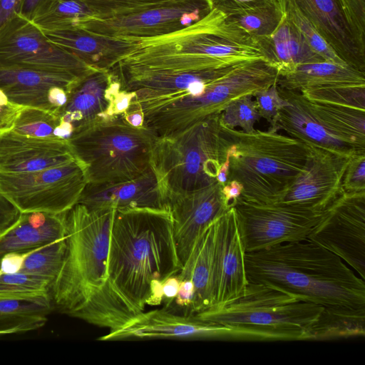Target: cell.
<instances>
[{
	"mask_svg": "<svg viewBox=\"0 0 365 365\" xmlns=\"http://www.w3.org/2000/svg\"><path fill=\"white\" fill-rule=\"evenodd\" d=\"M181 269L168 211L116 210L104 283L72 317L117 329L160 304L163 283Z\"/></svg>",
	"mask_w": 365,
	"mask_h": 365,
	"instance_id": "obj_1",
	"label": "cell"
},
{
	"mask_svg": "<svg viewBox=\"0 0 365 365\" xmlns=\"http://www.w3.org/2000/svg\"><path fill=\"white\" fill-rule=\"evenodd\" d=\"M248 282L274 286L322 307H365V282L339 257L309 240L245 252Z\"/></svg>",
	"mask_w": 365,
	"mask_h": 365,
	"instance_id": "obj_2",
	"label": "cell"
},
{
	"mask_svg": "<svg viewBox=\"0 0 365 365\" xmlns=\"http://www.w3.org/2000/svg\"><path fill=\"white\" fill-rule=\"evenodd\" d=\"M138 40L137 47L115 66L135 69L198 68L264 58L255 40L215 9L185 28Z\"/></svg>",
	"mask_w": 365,
	"mask_h": 365,
	"instance_id": "obj_3",
	"label": "cell"
},
{
	"mask_svg": "<svg viewBox=\"0 0 365 365\" xmlns=\"http://www.w3.org/2000/svg\"><path fill=\"white\" fill-rule=\"evenodd\" d=\"M220 126L230 162L227 182L241 183L240 199L257 204L279 202L304 170L307 145L271 128L247 133Z\"/></svg>",
	"mask_w": 365,
	"mask_h": 365,
	"instance_id": "obj_4",
	"label": "cell"
},
{
	"mask_svg": "<svg viewBox=\"0 0 365 365\" xmlns=\"http://www.w3.org/2000/svg\"><path fill=\"white\" fill-rule=\"evenodd\" d=\"M115 210L77 203L66 212L63 262L49 292L60 312L72 317L103 284Z\"/></svg>",
	"mask_w": 365,
	"mask_h": 365,
	"instance_id": "obj_5",
	"label": "cell"
},
{
	"mask_svg": "<svg viewBox=\"0 0 365 365\" xmlns=\"http://www.w3.org/2000/svg\"><path fill=\"white\" fill-rule=\"evenodd\" d=\"M155 138L145 128L130 125L121 113L74 130L68 140L88 183L101 185L129 181L145 173Z\"/></svg>",
	"mask_w": 365,
	"mask_h": 365,
	"instance_id": "obj_6",
	"label": "cell"
},
{
	"mask_svg": "<svg viewBox=\"0 0 365 365\" xmlns=\"http://www.w3.org/2000/svg\"><path fill=\"white\" fill-rule=\"evenodd\" d=\"M220 128L218 115L155 138L150 167L165 203L170 197L192 192L217 181L225 160Z\"/></svg>",
	"mask_w": 365,
	"mask_h": 365,
	"instance_id": "obj_7",
	"label": "cell"
},
{
	"mask_svg": "<svg viewBox=\"0 0 365 365\" xmlns=\"http://www.w3.org/2000/svg\"><path fill=\"white\" fill-rule=\"evenodd\" d=\"M323 308L282 289L248 282L240 297L195 315L222 325L258 331L269 341L307 340L309 329Z\"/></svg>",
	"mask_w": 365,
	"mask_h": 365,
	"instance_id": "obj_8",
	"label": "cell"
},
{
	"mask_svg": "<svg viewBox=\"0 0 365 365\" xmlns=\"http://www.w3.org/2000/svg\"><path fill=\"white\" fill-rule=\"evenodd\" d=\"M87 183L84 168L76 158L32 172L0 173V194L21 212L64 213L78 203Z\"/></svg>",
	"mask_w": 365,
	"mask_h": 365,
	"instance_id": "obj_9",
	"label": "cell"
},
{
	"mask_svg": "<svg viewBox=\"0 0 365 365\" xmlns=\"http://www.w3.org/2000/svg\"><path fill=\"white\" fill-rule=\"evenodd\" d=\"M234 207L245 252L306 240L325 213L286 203L257 204L240 198Z\"/></svg>",
	"mask_w": 365,
	"mask_h": 365,
	"instance_id": "obj_10",
	"label": "cell"
},
{
	"mask_svg": "<svg viewBox=\"0 0 365 365\" xmlns=\"http://www.w3.org/2000/svg\"><path fill=\"white\" fill-rule=\"evenodd\" d=\"M150 339L269 341L264 334L252 329L225 326L168 309L143 312L123 327L98 338L105 341Z\"/></svg>",
	"mask_w": 365,
	"mask_h": 365,
	"instance_id": "obj_11",
	"label": "cell"
},
{
	"mask_svg": "<svg viewBox=\"0 0 365 365\" xmlns=\"http://www.w3.org/2000/svg\"><path fill=\"white\" fill-rule=\"evenodd\" d=\"M307 239L339 257L365 280V190L344 192Z\"/></svg>",
	"mask_w": 365,
	"mask_h": 365,
	"instance_id": "obj_12",
	"label": "cell"
},
{
	"mask_svg": "<svg viewBox=\"0 0 365 365\" xmlns=\"http://www.w3.org/2000/svg\"><path fill=\"white\" fill-rule=\"evenodd\" d=\"M0 63L85 77L99 70L50 42L31 21L18 15L0 30Z\"/></svg>",
	"mask_w": 365,
	"mask_h": 365,
	"instance_id": "obj_13",
	"label": "cell"
},
{
	"mask_svg": "<svg viewBox=\"0 0 365 365\" xmlns=\"http://www.w3.org/2000/svg\"><path fill=\"white\" fill-rule=\"evenodd\" d=\"M212 9L210 0H176L123 16L91 18L76 27L110 37L152 38L185 28L204 18Z\"/></svg>",
	"mask_w": 365,
	"mask_h": 365,
	"instance_id": "obj_14",
	"label": "cell"
},
{
	"mask_svg": "<svg viewBox=\"0 0 365 365\" xmlns=\"http://www.w3.org/2000/svg\"><path fill=\"white\" fill-rule=\"evenodd\" d=\"M307 146L304 170L279 202L323 212L344 192L343 178L352 155Z\"/></svg>",
	"mask_w": 365,
	"mask_h": 365,
	"instance_id": "obj_15",
	"label": "cell"
},
{
	"mask_svg": "<svg viewBox=\"0 0 365 365\" xmlns=\"http://www.w3.org/2000/svg\"><path fill=\"white\" fill-rule=\"evenodd\" d=\"M245 257L233 206L215 220L212 299L209 309L223 306L242 294L248 284Z\"/></svg>",
	"mask_w": 365,
	"mask_h": 365,
	"instance_id": "obj_16",
	"label": "cell"
},
{
	"mask_svg": "<svg viewBox=\"0 0 365 365\" xmlns=\"http://www.w3.org/2000/svg\"><path fill=\"white\" fill-rule=\"evenodd\" d=\"M221 187L222 184L215 181L205 187L166 200L182 267L200 235L230 208L225 201Z\"/></svg>",
	"mask_w": 365,
	"mask_h": 365,
	"instance_id": "obj_17",
	"label": "cell"
},
{
	"mask_svg": "<svg viewBox=\"0 0 365 365\" xmlns=\"http://www.w3.org/2000/svg\"><path fill=\"white\" fill-rule=\"evenodd\" d=\"M349 66L365 73V41L349 24L341 0H287Z\"/></svg>",
	"mask_w": 365,
	"mask_h": 365,
	"instance_id": "obj_18",
	"label": "cell"
},
{
	"mask_svg": "<svg viewBox=\"0 0 365 365\" xmlns=\"http://www.w3.org/2000/svg\"><path fill=\"white\" fill-rule=\"evenodd\" d=\"M75 158L66 139L36 138L13 130L0 134V173H2L39 170Z\"/></svg>",
	"mask_w": 365,
	"mask_h": 365,
	"instance_id": "obj_19",
	"label": "cell"
},
{
	"mask_svg": "<svg viewBox=\"0 0 365 365\" xmlns=\"http://www.w3.org/2000/svg\"><path fill=\"white\" fill-rule=\"evenodd\" d=\"M278 86V85H277ZM279 94L288 102L270 123L269 128L282 130L289 136L309 145L353 155L365 153L364 149L350 144L334 134L310 110L307 100L297 91L278 86Z\"/></svg>",
	"mask_w": 365,
	"mask_h": 365,
	"instance_id": "obj_20",
	"label": "cell"
},
{
	"mask_svg": "<svg viewBox=\"0 0 365 365\" xmlns=\"http://www.w3.org/2000/svg\"><path fill=\"white\" fill-rule=\"evenodd\" d=\"M119 91L120 84L110 70H96L76 83L68 93L66 103L56 113L76 130L113 115V101Z\"/></svg>",
	"mask_w": 365,
	"mask_h": 365,
	"instance_id": "obj_21",
	"label": "cell"
},
{
	"mask_svg": "<svg viewBox=\"0 0 365 365\" xmlns=\"http://www.w3.org/2000/svg\"><path fill=\"white\" fill-rule=\"evenodd\" d=\"M78 203L91 208L168 211L150 167L143 175L129 181L101 185L87 183Z\"/></svg>",
	"mask_w": 365,
	"mask_h": 365,
	"instance_id": "obj_22",
	"label": "cell"
},
{
	"mask_svg": "<svg viewBox=\"0 0 365 365\" xmlns=\"http://www.w3.org/2000/svg\"><path fill=\"white\" fill-rule=\"evenodd\" d=\"M41 31L50 42L99 70H109L138 43L136 38L103 36L78 27Z\"/></svg>",
	"mask_w": 365,
	"mask_h": 365,
	"instance_id": "obj_23",
	"label": "cell"
},
{
	"mask_svg": "<svg viewBox=\"0 0 365 365\" xmlns=\"http://www.w3.org/2000/svg\"><path fill=\"white\" fill-rule=\"evenodd\" d=\"M83 78L66 73L0 63V89L11 101L51 111L53 110L48 101L49 89L59 86L68 93Z\"/></svg>",
	"mask_w": 365,
	"mask_h": 365,
	"instance_id": "obj_24",
	"label": "cell"
},
{
	"mask_svg": "<svg viewBox=\"0 0 365 365\" xmlns=\"http://www.w3.org/2000/svg\"><path fill=\"white\" fill-rule=\"evenodd\" d=\"M66 212H21L18 220L0 235V262L6 255L26 254L64 238Z\"/></svg>",
	"mask_w": 365,
	"mask_h": 365,
	"instance_id": "obj_25",
	"label": "cell"
},
{
	"mask_svg": "<svg viewBox=\"0 0 365 365\" xmlns=\"http://www.w3.org/2000/svg\"><path fill=\"white\" fill-rule=\"evenodd\" d=\"M255 41L264 59L277 68L279 76L292 72L299 65L324 61L311 49L284 14L272 35L255 38Z\"/></svg>",
	"mask_w": 365,
	"mask_h": 365,
	"instance_id": "obj_26",
	"label": "cell"
},
{
	"mask_svg": "<svg viewBox=\"0 0 365 365\" xmlns=\"http://www.w3.org/2000/svg\"><path fill=\"white\" fill-rule=\"evenodd\" d=\"M215 220L197 237L187 260L178 274L180 280L190 279L195 287L189 314L204 312L211 306Z\"/></svg>",
	"mask_w": 365,
	"mask_h": 365,
	"instance_id": "obj_27",
	"label": "cell"
},
{
	"mask_svg": "<svg viewBox=\"0 0 365 365\" xmlns=\"http://www.w3.org/2000/svg\"><path fill=\"white\" fill-rule=\"evenodd\" d=\"M277 85L299 92L337 86H365V73L347 65L322 61L297 66L292 72L279 76Z\"/></svg>",
	"mask_w": 365,
	"mask_h": 365,
	"instance_id": "obj_28",
	"label": "cell"
},
{
	"mask_svg": "<svg viewBox=\"0 0 365 365\" xmlns=\"http://www.w3.org/2000/svg\"><path fill=\"white\" fill-rule=\"evenodd\" d=\"M53 309L49 294L27 297L0 296V335L42 327Z\"/></svg>",
	"mask_w": 365,
	"mask_h": 365,
	"instance_id": "obj_29",
	"label": "cell"
},
{
	"mask_svg": "<svg viewBox=\"0 0 365 365\" xmlns=\"http://www.w3.org/2000/svg\"><path fill=\"white\" fill-rule=\"evenodd\" d=\"M365 307H324L308 331L307 340H327L364 337Z\"/></svg>",
	"mask_w": 365,
	"mask_h": 365,
	"instance_id": "obj_30",
	"label": "cell"
},
{
	"mask_svg": "<svg viewBox=\"0 0 365 365\" xmlns=\"http://www.w3.org/2000/svg\"><path fill=\"white\" fill-rule=\"evenodd\" d=\"M307 103L312 113L334 134L365 150V110L317 103L308 100Z\"/></svg>",
	"mask_w": 365,
	"mask_h": 365,
	"instance_id": "obj_31",
	"label": "cell"
},
{
	"mask_svg": "<svg viewBox=\"0 0 365 365\" xmlns=\"http://www.w3.org/2000/svg\"><path fill=\"white\" fill-rule=\"evenodd\" d=\"M95 16L92 10L80 0H47L31 21L40 30H61L76 27Z\"/></svg>",
	"mask_w": 365,
	"mask_h": 365,
	"instance_id": "obj_32",
	"label": "cell"
},
{
	"mask_svg": "<svg viewBox=\"0 0 365 365\" xmlns=\"http://www.w3.org/2000/svg\"><path fill=\"white\" fill-rule=\"evenodd\" d=\"M284 13L278 1L239 13L225 16L226 20L236 25L254 40L269 36L277 29Z\"/></svg>",
	"mask_w": 365,
	"mask_h": 365,
	"instance_id": "obj_33",
	"label": "cell"
},
{
	"mask_svg": "<svg viewBox=\"0 0 365 365\" xmlns=\"http://www.w3.org/2000/svg\"><path fill=\"white\" fill-rule=\"evenodd\" d=\"M65 250L64 237L26 253L19 270L43 277L52 284L63 264Z\"/></svg>",
	"mask_w": 365,
	"mask_h": 365,
	"instance_id": "obj_34",
	"label": "cell"
},
{
	"mask_svg": "<svg viewBox=\"0 0 365 365\" xmlns=\"http://www.w3.org/2000/svg\"><path fill=\"white\" fill-rule=\"evenodd\" d=\"M61 123L56 112L24 106L11 130L36 138H59L58 130Z\"/></svg>",
	"mask_w": 365,
	"mask_h": 365,
	"instance_id": "obj_35",
	"label": "cell"
},
{
	"mask_svg": "<svg viewBox=\"0 0 365 365\" xmlns=\"http://www.w3.org/2000/svg\"><path fill=\"white\" fill-rule=\"evenodd\" d=\"M300 93L310 102L365 110V86H337Z\"/></svg>",
	"mask_w": 365,
	"mask_h": 365,
	"instance_id": "obj_36",
	"label": "cell"
},
{
	"mask_svg": "<svg viewBox=\"0 0 365 365\" xmlns=\"http://www.w3.org/2000/svg\"><path fill=\"white\" fill-rule=\"evenodd\" d=\"M278 1L283 13L297 27L313 51L324 61L346 65L325 41L311 22L290 1L287 0H278Z\"/></svg>",
	"mask_w": 365,
	"mask_h": 365,
	"instance_id": "obj_37",
	"label": "cell"
},
{
	"mask_svg": "<svg viewBox=\"0 0 365 365\" xmlns=\"http://www.w3.org/2000/svg\"><path fill=\"white\" fill-rule=\"evenodd\" d=\"M51 285V282L39 276L19 270H0V296L27 297L49 294Z\"/></svg>",
	"mask_w": 365,
	"mask_h": 365,
	"instance_id": "obj_38",
	"label": "cell"
},
{
	"mask_svg": "<svg viewBox=\"0 0 365 365\" xmlns=\"http://www.w3.org/2000/svg\"><path fill=\"white\" fill-rule=\"evenodd\" d=\"M253 96L245 95L231 102L219 115L220 123L229 128H240L250 133L260 118Z\"/></svg>",
	"mask_w": 365,
	"mask_h": 365,
	"instance_id": "obj_39",
	"label": "cell"
},
{
	"mask_svg": "<svg viewBox=\"0 0 365 365\" xmlns=\"http://www.w3.org/2000/svg\"><path fill=\"white\" fill-rule=\"evenodd\" d=\"M95 14V18L109 19L160 6L176 0H80Z\"/></svg>",
	"mask_w": 365,
	"mask_h": 365,
	"instance_id": "obj_40",
	"label": "cell"
},
{
	"mask_svg": "<svg viewBox=\"0 0 365 365\" xmlns=\"http://www.w3.org/2000/svg\"><path fill=\"white\" fill-rule=\"evenodd\" d=\"M253 97L260 118H264L269 123H272L281 109L289 103L279 94L277 83L255 92Z\"/></svg>",
	"mask_w": 365,
	"mask_h": 365,
	"instance_id": "obj_41",
	"label": "cell"
},
{
	"mask_svg": "<svg viewBox=\"0 0 365 365\" xmlns=\"http://www.w3.org/2000/svg\"><path fill=\"white\" fill-rule=\"evenodd\" d=\"M342 188L344 192L365 190V153L351 156L343 178Z\"/></svg>",
	"mask_w": 365,
	"mask_h": 365,
	"instance_id": "obj_42",
	"label": "cell"
},
{
	"mask_svg": "<svg viewBox=\"0 0 365 365\" xmlns=\"http://www.w3.org/2000/svg\"><path fill=\"white\" fill-rule=\"evenodd\" d=\"M346 18L359 37L365 41V0H341Z\"/></svg>",
	"mask_w": 365,
	"mask_h": 365,
	"instance_id": "obj_43",
	"label": "cell"
},
{
	"mask_svg": "<svg viewBox=\"0 0 365 365\" xmlns=\"http://www.w3.org/2000/svg\"><path fill=\"white\" fill-rule=\"evenodd\" d=\"M212 9L229 16L278 0H210Z\"/></svg>",
	"mask_w": 365,
	"mask_h": 365,
	"instance_id": "obj_44",
	"label": "cell"
},
{
	"mask_svg": "<svg viewBox=\"0 0 365 365\" xmlns=\"http://www.w3.org/2000/svg\"><path fill=\"white\" fill-rule=\"evenodd\" d=\"M24 107L11 101L0 89V134L13 129Z\"/></svg>",
	"mask_w": 365,
	"mask_h": 365,
	"instance_id": "obj_45",
	"label": "cell"
},
{
	"mask_svg": "<svg viewBox=\"0 0 365 365\" xmlns=\"http://www.w3.org/2000/svg\"><path fill=\"white\" fill-rule=\"evenodd\" d=\"M21 212L6 197L0 194V235L10 228Z\"/></svg>",
	"mask_w": 365,
	"mask_h": 365,
	"instance_id": "obj_46",
	"label": "cell"
},
{
	"mask_svg": "<svg viewBox=\"0 0 365 365\" xmlns=\"http://www.w3.org/2000/svg\"><path fill=\"white\" fill-rule=\"evenodd\" d=\"M24 0H0V30L20 15Z\"/></svg>",
	"mask_w": 365,
	"mask_h": 365,
	"instance_id": "obj_47",
	"label": "cell"
},
{
	"mask_svg": "<svg viewBox=\"0 0 365 365\" xmlns=\"http://www.w3.org/2000/svg\"><path fill=\"white\" fill-rule=\"evenodd\" d=\"M195 294V287L190 279L180 280L179 289L173 302L180 307L189 309L192 303Z\"/></svg>",
	"mask_w": 365,
	"mask_h": 365,
	"instance_id": "obj_48",
	"label": "cell"
},
{
	"mask_svg": "<svg viewBox=\"0 0 365 365\" xmlns=\"http://www.w3.org/2000/svg\"><path fill=\"white\" fill-rule=\"evenodd\" d=\"M221 191L227 205L231 207L240 197L242 185L237 180L227 181L222 185Z\"/></svg>",
	"mask_w": 365,
	"mask_h": 365,
	"instance_id": "obj_49",
	"label": "cell"
},
{
	"mask_svg": "<svg viewBox=\"0 0 365 365\" xmlns=\"http://www.w3.org/2000/svg\"><path fill=\"white\" fill-rule=\"evenodd\" d=\"M68 92L63 88L53 86L51 88L48 93V101L52 110L57 112L67 102Z\"/></svg>",
	"mask_w": 365,
	"mask_h": 365,
	"instance_id": "obj_50",
	"label": "cell"
},
{
	"mask_svg": "<svg viewBox=\"0 0 365 365\" xmlns=\"http://www.w3.org/2000/svg\"><path fill=\"white\" fill-rule=\"evenodd\" d=\"M180 280L178 277V274L169 277L163 283V300H167L168 302H172L175 298L179 287Z\"/></svg>",
	"mask_w": 365,
	"mask_h": 365,
	"instance_id": "obj_51",
	"label": "cell"
},
{
	"mask_svg": "<svg viewBox=\"0 0 365 365\" xmlns=\"http://www.w3.org/2000/svg\"><path fill=\"white\" fill-rule=\"evenodd\" d=\"M47 0H24L20 16L31 21L38 9Z\"/></svg>",
	"mask_w": 365,
	"mask_h": 365,
	"instance_id": "obj_52",
	"label": "cell"
},
{
	"mask_svg": "<svg viewBox=\"0 0 365 365\" xmlns=\"http://www.w3.org/2000/svg\"><path fill=\"white\" fill-rule=\"evenodd\" d=\"M125 120L135 127H142L143 123V116L140 111L133 110L124 113Z\"/></svg>",
	"mask_w": 365,
	"mask_h": 365,
	"instance_id": "obj_53",
	"label": "cell"
}]
</instances>
